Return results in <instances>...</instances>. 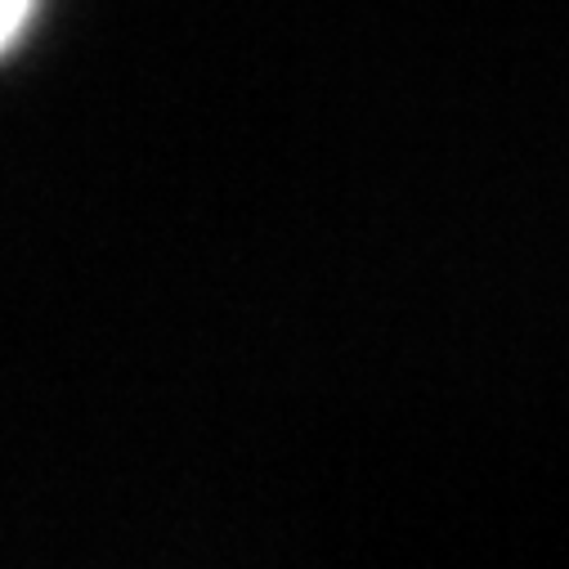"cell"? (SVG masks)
Returning a JSON list of instances; mask_svg holds the SVG:
<instances>
[{"mask_svg": "<svg viewBox=\"0 0 569 569\" xmlns=\"http://www.w3.org/2000/svg\"><path fill=\"white\" fill-rule=\"evenodd\" d=\"M32 6H37V0H0V50H6V46L23 32Z\"/></svg>", "mask_w": 569, "mask_h": 569, "instance_id": "cell-1", "label": "cell"}]
</instances>
